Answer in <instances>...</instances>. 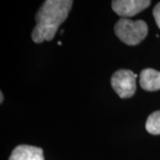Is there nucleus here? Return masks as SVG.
Returning <instances> with one entry per match:
<instances>
[{"mask_svg": "<svg viewBox=\"0 0 160 160\" xmlns=\"http://www.w3.org/2000/svg\"><path fill=\"white\" fill-rule=\"evenodd\" d=\"M71 0H46L36 14V26L31 38L37 44L51 41L61 24L68 18L72 7Z\"/></svg>", "mask_w": 160, "mask_h": 160, "instance_id": "f257e3e1", "label": "nucleus"}, {"mask_svg": "<svg viewBox=\"0 0 160 160\" xmlns=\"http://www.w3.org/2000/svg\"><path fill=\"white\" fill-rule=\"evenodd\" d=\"M115 34L127 46H136L148 35V25L142 20L121 18L115 25Z\"/></svg>", "mask_w": 160, "mask_h": 160, "instance_id": "f03ea898", "label": "nucleus"}, {"mask_svg": "<svg viewBox=\"0 0 160 160\" xmlns=\"http://www.w3.org/2000/svg\"><path fill=\"white\" fill-rule=\"evenodd\" d=\"M137 74L130 69H118L111 77V86L121 99L133 96L136 91Z\"/></svg>", "mask_w": 160, "mask_h": 160, "instance_id": "7ed1b4c3", "label": "nucleus"}, {"mask_svg": "<svg viewBox=\"0 0 160 160\" xmlns=\"http://www.w3.org/2000/svg\"><path fill=\"white\" fill-rule=\"evenodd\" d=\"M151 1L149 0H114L111 6L118 15L128 18L135 16L149 7Z\"/></svg>", "mask_w": 160, "mask_h": 160, "instance_id": "20e7f679", "label": "nucleus"}, {"mask_svg": "<svg viewBox=\"0 0 160 160\" xmlns=\"http://www.w3.org/2000/svg\"><path fill=\"white\" fill-rule=\"evenodd\" d=\"M9 160H45L43 149L30 145H19L12 150Z\"/></svg>", "mask_w": 160, "mask_h": 160, "instance_id": "39448f33", "label": "nucleus"}, {"mask_svg": "<svg viewBox=\"0 0 160 160\" xmlns=\"http://www.w3.org/2000/svg\"><path fill=\"white\" fill-rule=\"evenodd\" d=\"M140 86L149 92L160 89V72L153 69H145L140 74Z\"/></svg>", "mask_w": 160, "mask_h": 160, "instance_id": "423d86ee", "label": "nucleus"}, {"mask_svg": "<svg viewBox=\"0 0 160 160\" xmlns=\"http://www.w3.org/2000/svg\"><path fill=\"white\" fill-rule=\"evenodd\" d=\"M146 130L149 133L158 135L160 134V110L155 111L150 114L146 121Z\"/></svg>", "mask_w": 160, "mask_h": 160, "instance_id": "0eeeda50", "label": "nucleus"}, {"mask_svg": "<svg viewBox=\"0 0 160 160\" xmlns=\"http://www.w3.org/2000/svg\"><path fill=\"white\" fill-rule=\"evenodd\" d=\"M153 16H154L155 22L157 23L158 29H160V2L156 5L153 9Z\"/></svg>", "mask_w": 160, "mask_h": 160, "instance_id": "6e6552de", "label": "nucleus"}, {"mask_svg": "<svg viewBox=\"0 0 160 160\" xmlns=\"http://www.w3.org/2000/svg\"><path fill=\"white\" fill-rule=\"evenodd\" d=\"M3 101H4V95H3V92H0V103H3Z\"/></svg>", "mask_w": 160, "mask_h": 160, "instance_id": "1a4fd4ad", "label": "nucleus"}, {"mask_svg": "<svg viewBox=\"0 0 160 160\" xmlns=\"http://www.w3.org/2000/svg\"><path fill=\"white\" fill-rule=\"evenodd\" d=\"M58 45H59V46H62V42H61V41H59V42H58Z\"/></svg>", "mask_w": 160, "mask_h": 160, "instance_id": "9d476101", "label": "nucleus"}]
</instances>
